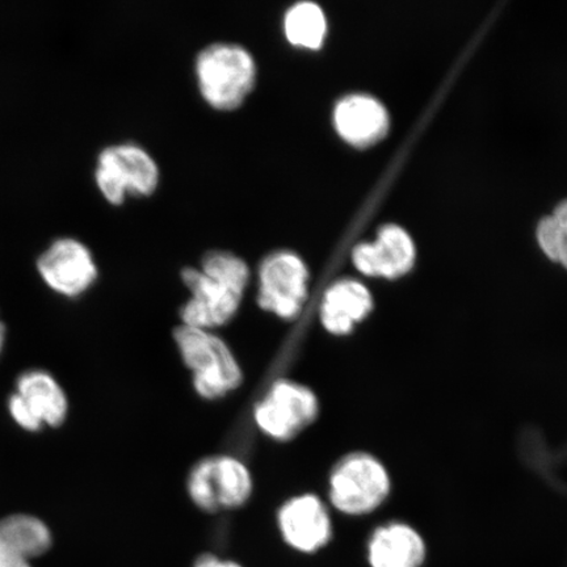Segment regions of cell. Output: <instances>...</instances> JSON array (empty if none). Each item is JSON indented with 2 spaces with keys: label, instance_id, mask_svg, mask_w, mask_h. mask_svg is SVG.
<instances>
[{
  "label": "cell",
  "instance_id": "1",
  "mask_svg": "<svg viewBox=\"0 0 567 567\" xmlns=\"http://www.w3.org/2000/svg\"><path fill=\"white\" fill-rule=\"evenodd\" d=\"M182 279L190 292L181 310L182 324L215 331L237 316L250 268L237 255L213 251L205 255L200 269L184 268Z\"/></svg>",
  "mask_w": 567,
  "mask_h": 567
},
{
  "label": "cell",
  "instance_id": "2",
  "mask_svg": "<svg viewBox=\"0 0 567 567\" xmlns=\"http://www.w3.org/2000/svg\"><path fill=\"white\" fill-rule=\"evenodd\" d=\"M174 340L202 399L221 400L243 385L244 372L236 354L215 331L181 324Z\"/></svg>",
  "mask_w": 567,
  "mask_h": 567
},
{
  "label": "cell",
  "instance_id": "3",
  "mask_svg": "<svg viewBox=\"0 0 567 567\" xmlns=\"http://www.w3.org/2000/svg\"><path fill=\"white\" fill-rule=\"evenodd\" d=\"M196 75L205 101L217 110L229 111L237 109L250 94L257 65L245 48L215 44L198 54Z\"/></svg>",
  "mask_w": 567,
  "mask_h": 567
},
{
  "label": "cell",
  "instance_id": "4",
  "mask_svg": "<svg viewBox=\"0 0 567 567\" xmlns=\"http://www.w3.org/2000/svg\"><path fill=\"white\" fill-rule=\"evenodd\" d=\"M187 491L194 505L215 514L240 508L250 501L254 478L245 461L231 455L204 457L190 470Z\"/></svg>",
  "mask_w": 567,
  "mask_h": 567
},
{
  "label": "cell",
  "instance_id": "5",
  "mask_svg": "<svg viewBox=\"0 0 567 567\" xmlns=\"http://www.w3.org/2000/svg\"><path fill=\"white\" fill-rule=\"evenodd\" d=\"M318 396L300 382L281 379L275 381L254 408V422L267 437L276 442H290L317 421Z\"/></svg>",
  "mask_w": 567,
  "mask_h": 567
},
{
  "label": "cell",
  "instance_id": "6",
  "mask_svg": "<svg viewBox=\"0 0 567 567\" xmlns=\"http://www.w3.org/2000/svg\"><path fill=\"white\" fill-rule=\"evenodd\" d=\"M258 305L282 321H295L309 297V269L299 254H269L259 267Z\"/></svg>",
  "mask_w": 567,
  "mask_h": 567
},
{
  "label": "cell",
  "instance_id": "7",
  "mask_svg": "<svg viewBox=\"0 0 567 567\" xmlns=\"http://www.w3.org/2000/svg\"><path fill=\"white\" fill-rule=\"evenodd\" d=\"M389 493V477L380 461L367 453L339 461L329 481L332 506L347 515H364L378 508Z\"/></svg>",
  "mask_w": 567,
  "mask_h": 567
},
{
  "label": "cell",
  "instance_id": "8",
  "mask_svg": "<svg viewBox=\"0 0 567 567\" xmlns=\"http://www.w3.org/2000/svg\"><path fill=\"white\" fill-rule=\"evenodd\" d=\"M95 179L105 200L122 204L126 194L147 196L159 182L157 163L144 148L123 144L105 147L99 155Z\"/></svg>",
  "mask_w": 567,
  "mask_h": 567
},
{
  "label": "cell",
  "instance_id": "9",
  "mask_svg": "<svg viewBox=\"0 0 567 567\" xmlns=\"http://www.w3.org/2000/svg\"><path fill=\"white\" fill-rule=\"evenodd\" d=\"M42 280L54 292L76 297L86 292L97 278V268L89 247L75 238L54 239L38 259Z\"/></svg>",
  "mask_w": 567,
  "mask_h": 567
},
{
  "label": "cell",
  "instance_id": "10",
  "mask_svg": "<svg viewBox=\"0 0 567 567\" xmlns=\"http://www.w3.org/2000/svg\"><path fill=\"white\" fill-rule=\"evenodd\" d=\"M278 526L284 542L301 553H315L326 547L332 535L328 507L315 494H300L284 502L278 513Z\"/></svg>",
  "mask_w": 567,
  "mask_h": 567
},
{
  "label": "cell",
  "instance_id": "11",
  "mask_svg": "<svg viewBox=\"0 0 567 567\" xmlns=\"http://www.w3.org/2000/svg\"><path fill=\"white\" fill-rule=\"evenodd\" d=\"M352 260L361 274L374 278L395 279L414 266L415 247L409 234L396 225H386L374 244L353 248Z\"/></svg>",
  "mask_w": 567,
  "mask_h": 567
},
{
  "label": "cell",
  "instance_id": "12",
  "mask_svg": "<svg viewBox=\"0 0 567 567\" xmlns=\"http://www.w3.org/2000/svg\"><path fill=\"white\" fill-rule=\"evenodd\" d=\"M373 300L370 290L357 280H339L326 290L319 319L331 336L351 334L354 326L371 313Z\"/></svg>",
  "mask_w": 567,
  "mask_h": 567
},
{
  "label": "cell",
  "instance_id": "13",
  "mask_svg": "<svg viewBox=\"0 0 567 567\" xmlns=\"http://www.w3.org/2000/svg\"><path fill=\"white\" fill-rule=\"evenodd\" d=\"M339 136L352 146L368 147L385 136L388 112L379 101L368 95H350L339 101L334 111Z\"/></svg>",
  "mask_w": 567,
  "mask_h": 567
},
{
  "label": "cell",
  "instance_id": "14",
  "mask_svg": "<svg viewBox=\"0 0 567 567\" xmlns=\"http://www.w3.org/2000/svg\"><path fill=\"white\" fill-rule=\"evenodd\" d=\"M424 544L413 528L392 524L374 532L370 543L372 567H420Z\"/></svg>",
  "mask_w": 567,
  "mask_h": 567
},
{
  "label": "cell",
  "instance_id": "15",
  "mask_svg": "<svg viewBox=\"0 0 567 567\" xmlns=\"http://www.w3.org/2000/svg\"><path fill=\"white\" fill-rule=\"evenodd\" d=\"M41 424L52 427L66 420L68 400L62 388L45 372H28L18 381V393Z\"/></svg>",
  "mask_w": 567,
  "mask_h": 567
},
{
  "label": "cell",
  "instance_id": "16",
  "mask_svg": "<svg viewBox=\"0 0 567 567\" xmlns=\"http://www.w3.org/2000/svg\"><path fill=\"white\" fill-rule=\"evenodd\" d=\"M0 544L30 561L51 549L52 535L38 517L12 515L0 520Z\"/></svg>",
  "mask_w": 567,
  "mask_h": 567
},
{
  "label": "cell",
  "instance_id": "17",
  "mask_svg": "<svg viewBox=\"0 0 567 567\" xmlns=\"http://www.w3.org/2000/svg\"><path fill=\"white\" fill-rule=\"evenodd\" d=\"M284 31L290 44L316 51L323 44L328 21L317 3L299 2L287 11Z\"/></svg>",
  "mask_w": 567,
  "mask_h": 567
},
{
  "label": "cell",
  "instance_id": "18",
  "mask_svg": "<svg viewBox=\"0 0 567 567\" xmlns=\"http://www.w3.org/2000/svg\"><path fill=\"white\" fill-rule=\"evenodd\" d=\"M537 239L544 254L551 260L557 261L559 246H561L563 240V229L559 228L555 217L549 216L542 219L537 226Z\"/></svg>",
  "mask_w": 567,
  "mask_h": 567
},
{
  "label": "cell",
  "instance_id": "19",
  "mask_svg": "<svg viewBox=\"0 0 567 567\" xmlns=\"http://www.w3.org/2000/svg\"><path fill=\"white\" fill-rule=\"evenodd\" d=\"M10 411L13 420L28 431H38L42 425L32 413L31 409L27 406V403L21 400L18 394L11 396Z\"/></svg>",
  "mask_w": 567,
  "mask_h": 567
},
{
  "label": "cell",
  "instance_id": "20",
  "mask_svg": "<svg viewBox=\"0 0 567 567\" xmlns=\"http://www.w3.org/2000/svg\"><path fill=\"white\" fill-rule=\"evenodd\" d=\"M0 567H32L28 559L20 557L17 553L3 547L0 544Z\"/></svg>",
  "mask_w": 567,
  "mask_h": 567
},
{
  "label": "cell",
  "instance_id": "21",
  "mask_svg": "<svg viewBox=\"0 0 567 567\" xmlns=\"http://www.w3.org/2000/svg\"><path fill=\"white\" fill-rule=\"evenodd\" d=\"M194 567H244L237 563L228 561L213 555H205L197 559Z\"/></svg>",
  "mask_w": 567,
  "mask_h": 567
},
{
  "label": "cell",
  "instance_id": "22",
  "mask_svg": "<svg viewBox=\"0 0 567 567\" xmlns=\"http://www.w3.org/2000/svg\"><path fill=\"white\" fill-rule=\"evenodd\" d=\"M553 217H555L559 228L567 233V200L558 205Z\"/></svg>",
  "mask_w": 567,
  "mask_h": 567
},
{
  "label": "cell",
  "instance_id": "23",
  "mask_svg": "<svg viewBox=\"0 0 567 567\" xmlns=\"http://www.w3.org/2000/svg\"><path fill=\"white\" fill-rule=\"evenodd\" d=\"M557 261L567 268V233L565 231H563V240L561 246H559Z\"/></svg>",
  "mask_w": 567,
  "mask_h": 567
},
{
  "label": "cell",
  "instance_id": "24",
  "mask_svg": "<svg viewBox=\"0 0 567 567\" xmlns=\"http://www.w3.org/2000/svg\"><path fill=\"white\" fill-rule=\"evenodd\" d=\"M4 326L2 323H0V352H2V347H3V342H4Z\"/></svg>",
  "mask_w": 567,
  "mask_h": 567
}]
</instances>
